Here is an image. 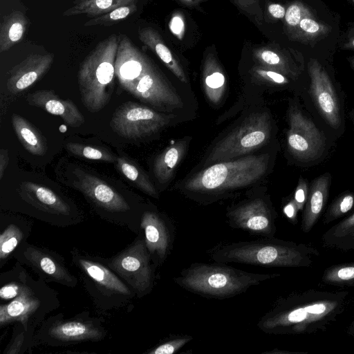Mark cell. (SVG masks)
Wrapping results in <instances>:
<instances>
[{"mask_svg": "<svg viewBox=\"0 0 354 354\" xmlns=\"http://www.w3.org/2000/svg\"><path fill=\"white\" fill-rule=\"evenodd\" d=\"M347 290L310 288L278 297L259 319L257 328L270 335H310L326 332L344 314Z\"/></svg>", "mask_w": 354, "mask_h": 354, "instance_id": "cell-1", "label": "cell"}, {"mask_svg": "<svg viewBox=\"0 0 354 354\" xmlns=\"http://www.w3.org/2000/svg\"><path fill=\"white\" fill-rule=\"evenodd\" d=\"M115 73L121 88L160 111L169 113L183 106L176 88L125 35L120 34Z\"/></svg>", "mask_w": 354, "mask_h": 354, "instance_id": "cell-2", "label": "cell"}, {"mask_svg": "<svg viewBox=\"0 0 354 354\" xmlns=\"http://www.w3.org/2000/svg\"><path fill=\"white\" fill-rule=\"evenodd\" d=\"M216 262L241 263L266 268H308L319 250L303 243L274 237L221 243L207 250Z\"/></svg>", "mask_w": 354, "mask_h": 354, "instance_id": "cell-3", "label": "cell"}, {"mask_svg": "<svg viewBox=\"0 0 354 354\" xmlns=\"http://www.w3.org/2000/svg\"><path fill=\"white\" fill-rule=\"evenodd\" d=\"M306 80L299 95L305 109L335 142L346 130V95L333 70L315 57L305 62Z\"/></svg>", "mask_w": 354, "mask_h": 354, "instance_id": "cell-4", "label": "cell"}, {"mask_svg": "<svg viewBox=\"0 0 354 354\" xmlns=\"http://www.w3.org/2000/svg\"><path fill=\"white\" fill-rule=\"evenodd\" d=\"M280 276L279 273L250 272L216 262L194 263L174 278L176 284L206 298L223 299L246 292L250 288Z\"/></svg>", "mask_w": 354, "mask_h": 354, "instance_id": "cell-5", "label": "cell"}, {"mask_svg": "<svg viewBox=\"0 0 354 354\" xmlns=\"http://www.w3.org/2000/svg\"><path fill=\"white\" fill-rule=\"evenodd\" d=\"M268 160L266 154L218 162L188 179L182 189L195 199H215L216 196L254 184L266 173Z\"/></svg>", "mask_w": 354, "mask_h": 354, "instance_id": "cell-6", "label": "cell"}, {"mask_svg": "<svg viewBox=\"0 0 354 354\" xmlns=\"http://www.w3.org/2000/svg\"><path fill=\"white\" fill-rule=\"evenodd\" d=\"M286 151L292 162L309 168L322 162L335 145L301 104L299 97L289 100Z\"/></svg>", "mask_w": 354, "mask_h": 354, "instance_id": "cell-7", "label": "cell"}, {"mask_svg": "<svg viewBox=\"0 0 354 354\" xmlns=\"http://www.w3.org/2000/svg\"><path fill=\"white\" fill-rule=\"evenodd\" d=\"M119 41L120 35L116 34L104 39L80 66L77 82L81 101L91 113L101 111L112 95Z\"/></svg>", "mask_w": 354, "mask_h": 354, "instance_id": "cell-8", "label": "cell"}, {"mask_svg": "<svg viewBox=\"0 0 354 354\" xmlns=\"http://www.w3.org/2000/svg\"><path fill=\"white\" fill-rule=\"evenodd\" d=\"M71 259L86 292L99 311L123 308L136 297L133 290L104 263L103 258L73 248Z\"/></svg>", "mask_w": 354, "mask_h": 354, "instance_id": "cell-9", "label": "cell"}, {"mask_svg": "<svg viewBox=\"0 0 354 354\" xmlns=\"http://www.w3.org/2000/svg\"><path fill=\"white\" fill-rule=\"evenodd\" d=\"M72 186L92 203L98 214L109 222L139 234L143 213L136 211L128 199L97 176L80 168L73 171Z\"/></svg>", "mask_w": 354, "mask_h": 354, "instance_id": "cell-10", "label": "cell"}, {"mask_svg": "<svg viewBox=\"0 0 354 354\" xmlns=\"http://www.w3.org/2000/svg\"><path fill=\"white\" fill-rule=\"evenodd\" d=\"M45 281L31 276L23 290L13 299L0 305V326L21 324L26 331L35 332L47 315L60 306L55 290Z\"/></svg>", "mask_w": 354, "mask_h": 354, "instance_id": "cell-11", "label": "cell"}, {"mask_svg": "<svg viewBox=\"0 0 354 354\" xmlns=\"http://www.w3.org/2000/svg\"><path fill=\"white\" fill-rule=\"evenodd\" d=\"M17 194L27 214L50 225L66 227L77 225L83 217L74 205L41 185L32 182L20 184Z\"/></svg>", "mask_w": 354, "mask_h": 354, "instance_id": "cell-12", "label": "cell"}, {"mask_svg": "<svg viewBox=\"0 0 354 354\" xmlns=\"http://www.w3.org/2000/svg\"><path fill=\"white\" fill-rule=\"evenodd\" d=\"M103 260L133 290L137 298L151 292L157 268L151 259L141 232L124 250Z\"/></svg>", "mask_w": 354, "mask_h": 354, "instance_id": "cell-13", "label": "cell"}, {"mask_svg": "<svg viewBox=\"0 0 354 354\" xmlns=\"http://www.w3.org/2000/svg\"><path fill=\"white\" fill-rule=\"evenodd\" d=\"M272 127L271 118L268 113L250 114L240 125L215 145L205 164L227 161L261 147L270 140Z\"/></svg>", "mask_w": 354, "mask_h": 354, "instance_id": "cell-14", "label": "cell"}, {"mask_svg": "<svg viewBox=\"0 0 354 354\" xmlns=\"http://www.w3.org/2000/svg\"><path fill=\"white\" fill-rule=\"evenodd\" d=\"M62 318L59 314L45 319L34 335V343L58 346L98 342L106 336L107 331L98 319L84 314Z\"/></svg>", "mask_w": 354, "mask_h": 354, "instance_id": "cell-15", "label": "cell"}, {"mask_svg": "<svg viewBox=\"0 0 354 354\" xmlns=\"http://www.w3.org/2000/svg\"><path fill=\"white\" fill-rule=\"evenodd\" d=\"M277 216L270 201L261 196L243 200L230 207L226 212L230 227L261 237L274 236Z\"/></svg>", "mask_w": 354, "mask_h": 354, "instance_id": "cell-16", "label": "cell"}, {"mask_svg": "<svg viewBox=\"0 0 354 354\" xmlns=\"http://www.w3.org/2000/svg\"><path fill=\"white\" fill-rule=\"evenodd\" d=\"M12 257L46 283H57L72 288L78 283L77 277L69 270L62 256L50 249L26 241L17 248Z\"/></svg>", "mask_w": 354, "mask_h": 354, "instance_id": "cell-17", "label": "cell"}, {"mask_svg": "<svg viewBox=\"0 0 354 354\" xmlns=\"http://www.w3.org/2000/svg\"><path fill=\"white\" fill-rule=\"evenodd\" d=\"M170 118L140 104L127 102L114 112L110 126L120 136L128 139L151 136L167 125Z\"/></svg>", "mask_w": 354, "mask_h": 354, "instance_id": "cell-18", "label": "cell"}, {"mask_svg": "<svg viewBox=\"0 0 354 354\" xmlns=\"http://www.w3.org/2000/svg\"><path fill=\"white\" fill-rule=\"evenodd\" d=\"M140 232L154 266L160 267L174 247L175 227L156 210L146 209L141 218Z\"/></svg>", "mask_w": 354, "mask_h": 354, "instance_id": "cell-19", "label": "cell"}, {"mask_svg": "<svg viewBox=\"0 0 354 354\" xmlns=\"http://www.w3.org/2000/svg\"><path fill=\"white\" fill-rule=\"evenodd\" d=\"M253 57L258 65L279 72L304 85L305 61L301 55L270 45L255 48Z\"/></svg>", "mask_w": 354, "mask_h": 354, "instance_id": "cell-20", "label": "cell"}, {"mask_svg": "<svg viewBox=\"0 0 354 354\" xmlns=\"http://www.w3.org/2000/svg\"><path fill=\"white\" fill-rule=\"evenodd\" d=\"M53 60V53L29 55L8 72L7 89L15 95L24 91L48 72Z\"/></svg>", "mask_w": 354, "mask_h": 354, "instance_id": "cell-21", "label": "cell"}, {"mask_svg": "<svg viewBox=\"0 0 354 354\" xmlns=\"http://www.w3.org/2000/svg\"><path fill=\"white\" fill-rule=\"evenodd\" d=\"M26 99L29 104L59 116L71 127H79L85 122L84 115L73 102L60 98L51 90L36 91L27 95Z\"/></svg>", "mask_w": 354, "mask_h": 354, "instance_id": "cell-22", "label": "cell"}, {"mask_svg": "<svg viewBox=\"0 0 354 354\" xmlns=\"http://www.w3.org/2000/svg\"><path fill=\"white\" fill-rule=\"evenodd\" d=\"M333 176L324 172L309 183L306 202L301 214V228L304 233L311 231L322 216L328 200Z\"/></svg>", "mask_w": 354, "mask_h": 354, "instance_id": "cell-23", "label": "cell"}, {"mask_svg": "<svg viewBox=\"0 0 354 354\" xmlns=\"http://www.w3.org/2000/svg\"><path fill=\"white\" fill-rule=\"evenodd\" d=\"M30 224L25 221H3L0 223V268L13 256L17 248L27 241Z\"/></svg>", "mask_w": 354, "mask_h": 354, "instance_id": "cell-24", "label": "cell"}, {"mask_svg": "<svg viewBox=\"0 0 354 354\" xmlns=\"http://www.w3.org/2000/svg\"><path fill=\"white\" fill-rule=\"evenodd\" d=\"M138 37L140 41L153 51L178 80L184 83L187 82V76L181 65L155 29L151 27L142 28L138 32Z\"/></svg>", "mask_w": 354, "mask_h": 354, "instance_id": "cell-25", "label": "cell"}, {"mask_svg": "<svg viewBox=\"0 0 354 354\" xmlns=\"http://www.w3.org/2000/svg\"><path fill=\"white\" fill-rule=\"evenodd\" d=\"M321 239L327 248L344 252L354 250V212L324 232Z\"/></svg>", "mask_w": 354, "mask_h": 354, "instance_id": "cell-26", "label": "cell"}, {"mask_svg": "<svg viewBox=\"0 0 354 354\" xmlns=\"http://www.w3.org/2000/svg\"><path fill=\"white\" fill-rule=\"evenodd\" d=\"M30 24L21 11L13 10L4 15L0 24V53L8 51L24 37Z\"/></svg>", "mask_w": 354, "mask_h": 354, "instance_id": "cell-27", "label": "cell"}, {"mask_svg": "<svg viewBox=\"0 0 354 354\" xmlns=\"http://www.w3.org/2000/svg\"><path fill=\"white\" fill-rule=\"evenodd\" d=\"M203 88L208 100L217 104L225 92V77L215 55L209 53L205 58L203 68Z\"/></svg>", "mask_w": 354, "mask_h": 354, "instance_id": "cell-28", "label": "cell"}, {"mask_svg": "<svg viewBox=\"0 0 354 354\" xmlns=\"http://www.w3.org/2000/svg\"><path fill=\"white\" fill-rule=\"evenodd\" d=\"M15 133L25 149L35 156H44L47 151L46 138L27 120L18 114L12 115Z\"/></svg>", "mask_w": 354, "mask_h": 354, "instance_id": "cell-29", "label": "cell"}, {"mask_svg": "<svg viewBox=\"0 0 354 354\" xmlns=\"http://www.w3.org/2000/svg\"><path fill=\"white\" fill-rule=\"evenodd\" d=\"M138 0H75L73 6L64 11V17L85 15L94 18L106 14L120 6L137 3Z\"/></svg>", "mask_w": 354, "mask_h": 354, "instance_id": "cell-30", "label": "cell"}, {"mask_svg": "<svg viewBox=\"0 0 354 354\" xmlns=\"http://www.w3.org/2000/svg\"><path fill=\"white\" fill-rule=\"evenodd\" d=\"M186 149V141L180 140L168 147L156 158L153 172L157 180L162 184L170 180L174 170L183 158Z\"/></svg>", "mask_w": 354, "mask_h": 354, "instance_id": "cell-31", "label": "cell"}, {"mask_svg": "<svg viewBox=\"0 0 354 354\" xmlns=\"http://www.w3.org/2000/svg\"><path fill=\"white\" fill-rule=\"evenodd\" d=\"M120 171L147 195L158 198L159 194L147 176L134 162L124 157L117 158Z\"/></svg>", "mask_w": 354, "mask_h": 354, "instance_id": "cell-32", "label": "cell"}, {"mask_svg": "<svg viewBox=\"0 0 354 354\" xmlns=\"http://www.w3.org/2000/svg\"><path fill=\"white\" fill-rule=\"evenodd\" d=\"M328 31V26L319 21L311 10L301 19L296 31L290 38L302 43H307L324 37Z\"/></svg>", "mask_w": 354, "mask_h": 354, "instance_id": "cell-33", "label": "cell"}, {"mask_svg": "<svg viewBox=\"0 0 354 354\" xmlns=\"http://www.w3.org/2000/svg\"><path fill=\"white\" fill-rule=\"evenodd\" d=\"M252 76L257 80L271 86L288 88L292 90L296 96L299 97L303 84L290 77L273 70L258 64L254 65L250 71Z\"/></svg>", "mask_w": 354, "mask_h": 354, "instance_id": "cell-34", "label": "cell"}, {"mask_svg": "<svg viewBox=\"0 0 354 354\" xmlns=\"http://www.w3.org/2000/svg\"><path fill=\"white\" fill-rule=\"evenodd\" d=\"M322 282L340 288L354 286V261L334 264L326 268L322 274Z\"/></svg>", "mask_w": 354, "mask_h": 354, "instance_id": "cell-35", "label": "cell"}, {"mask_svg": "<svg viewBox=\"0 0 354 354\" xmlns=\"http://www.w3.org/2000/svg\"><path fill=\"white\" fill-rule=\"evenodd\" d=\"M353 208L354 192L346 190L339 194L328 206L323 216V223L328 225L347 216Z\"/></svg>", "mask_w": 354, "mask_h": 354, "instance_id": "cell-36", "label": "cell"}, {"mask_svg": "<svg viewBox=\"0 0 354 354\" xmlns=\"http://www.w3.org/2000/svg\"><path fill=\"white\" fill-rule=\"evenodd\" d=\"M137 11L136 3H131L120 6L106 14L91 18L84 23V26L88 27L93 26H111L121 22L124 19L129 17Z\"/></svg>", "mask_w": 354, "mask_h": 354, "instance_id": "cell-37", "label": "cell"}, {"mask_svg": "<svg viewBox=\"0 0 354 354\" xmlns=\"http://www.w3.org/2000/svg\"><path fill=\"white\" fill-rule=\"evenodd\" d=\"M66 149L71 153L86 159L106 162H114L117 160L111 153L100 147L69 142L66 145Z\"/></svg>", "mask_w": 354, "mask_h": 354, "instance_id": "cell-38", "label": "cell"}, {"mask_svg": "<svg viewBox=\"0 0 354 354\" xmlns=\"http://www.w3.org/2000/svg\"><path fill=\"white\" fill-rule=\"evenodd\" d=\"M310 11L308 6L299 1H295L288 6L284 17V26L289 37L296 31L301 19Z\"/></svg>", "mask_w": 354, "mask_h": 354, "instance_id": "cell-39", "label": "cell"}, {"mask_svg": "<svg viewBox=\"0 0 354 354\" xmlns=\"http://www.w3.org/2000/svg\"><path fill=\"white\" fill-rule=\"evenodd\" d=\"M189 335H171L146 352L147 354H174L192 340Z\"/></svg>", "mask_w": 354, "mask_h": 354, "instance_id": "cell-40", "label": "cell"}, {"mask_svg": "<svg viewBox=\"0 0 354 354\" xmlns=\"http://www.w3.org/2000/svg\"><path fill=\"white\" fill-rule=\"evenodd\" d=\"M17 324L19 326V332H17L15 337H13L3 353L18 354L23 353V348L26 350L30 344L32 345L34 343L35 332L26 331L21 324Z\"/></svg>", "mask_w": 354, "mask_h": 354, "instance_id": "cell-41", "label": "cell"}, {"mask_svg": "<svg viewBox=\"0 0 354 354\" xmlns=\"http://www.w3.org/2000/svg\"><path fill=\"white\" fill-rule=\"evenodd\" d=\"M236 6L242 11L253 17L258 25L263 21V12L260 6L261 0H233Z\"/></svg>", "mask_w": 354, "mask_h": 354, "instance_id": "cell-42", "label": "cell"}, {"mask_svg": "<svg viewBox=\"0 0 354 354\" xmlns=\"http://www.w3.org/2000/svg\"><path fill=\"white\" fill-rule=\"evenodd\" d=\"M308 189L309 183L306 178L301 176L293 194V198L299 211L302 212L308 197Z\"/></svg>", "mask_w": 354, "mask_h": 354, "instance_id": "cell-43", "label": "cell"}, {"mask_svg": "<svg viewBox=\"0 0 354 354\" xmlns=\"http://www.w3.org/2000/svg\"><path fill=\"white\" fill-rule=\"evenodd\" d=\"M283 205V212L289 222L295 225L298 222L297 213L299 209L292 198H288Z\"/></svg>", "mask_w": 354, "mask_h": 354, "instance_id": "cell-44", "label": "cell"}, {"mask_svg": "<svg viewBox=\"0 0 354 354\" xmlns=\"http://www.w3.org/2000/svg\"><path fill=\"white\" fill-rule=\"evenodd\" d=\"M169 28L174 34L180 37L185 30V24L183 19L180 16L174 17L170 21Z\"/></svg>", "mask_w": 354, "mask_h": 354, "instance_id": "cell-45", "label": "cell"}, {"mask_svg": "<svg viewBox=\"0 0 354 354\" xmlns=\"http://www.w3.org/2000/svg\"><path fill=\"white\" fill-rule=\"evenodd\" d=\"M286 9L279 3H270L268 6V12L275 19H283L285 17Z\"/></svg>", "mask_w": 354, "mask_h": 354, "instance_id": "cell-46", "label": "cell"}, {"mask_svg": "<svg viewBox=\"0 0 354 354\" xmlns=\"http://www.w3.org/2000/svg\"><path fill=\"white\" fill-rule=\"evenodd\" d=\"M9 160L8 151L7 149L0 150V180L2 179L4 171L8 166Z\"/></svg>", "mask_w": 354, "mask_h": 354, "instance_id": "cell-47", "label": "cell"}, {"mask_svg": "<svg viewBox=\"0 0 354 354\" xmlns=\"http://www.w3.org/2000/svg\"><path fill=\"white\" fill-rule=\"evenodd\" d=\"M343 48L354 50V34H351L347 37L345 41L343 43Z\"/></svg>", "mask_w": 354, "mask_h": 354, "instance_id": "cell-48", "label": "cell"}, {"mask_svg": "<svg viewBox=\"0 0 354 354\" xmlns=\"http://www.w3.org/2000/svg\"><path fill=\"white\" fill-rule=\"evenodd\" d=\"M181 3L188 6H195L203 2L204 0H179Z\"/></svg>", "mask_w": 354, "mask_h": 354, "instance_id": "cell-49", "label": "cell"}, {"mask_svg": "<svg viewBox=\"0 0 354 354\" xmlns=\"http://www.w3.org/2000/svg\"><path fill=\"white\" fill-rule=\"evenodd\" d=\"M346 333L348 335H349L350 336H351L354 338V319L351 322V323L348 326Z\"/></svg>", "mask_w": 354, "mask_h": 354, "instance_id": "cell-50", "label": "cell"}, {"mask_svg": "<svg viewBox=\"0 0 354 354\" xmlns=\"http://www.w3.org/2000/svg\"><path fill=\"white\" fill-rule=\"evenodd\" d=\"M348 118L354 127V109H351L348 113Z\"/></svg>", "mask_w": 354, "mask_h": 354, "instance_id": "cell-51", "label": "cell"}, {"mask_svg": "<svg viewBox=\"0 0 354 354\" xmlns=\"http://www.w3.org/2000/svg\"><path fill=\"white\" fill-rule=\"evenodd\" d=\"M348 62H349V64L351 67V68L354 71V57H351L348 59Z\"/></svg>", "mask_w": 354, "mask_h": 354, "instance_id": "cell-52", "label": "cell"}, {"mask_svg": "<svg viewBox=\"0 0 354 354\" xmlns=\"http://www.w3.org/2000/svg\"><path fill=\"white\" fill-rule=\"evenodd\" d=\"M354 2V0H352Z\"/></svg>", "mask_w": 354, "mask_h": 354, "instance_id": "cell-53", "label": "cell"}]
</instances>
